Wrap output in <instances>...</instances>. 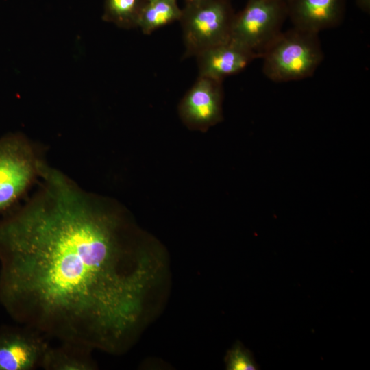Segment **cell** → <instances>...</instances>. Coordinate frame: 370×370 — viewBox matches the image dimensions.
<instances>
[{"mask_svg":"<svg viewBox=\"0 0 370 370\" xmlns=\"http://www.w3.org/2000/svg\"><path fill=\"white\" fill-rule=\"evenodd\" d=\"M286 4L293 27L316 34L338 25L345 9V0H289Z\"/></svg>","mask_w":370,"mask_h":370,"instance_id":"9c48e42d","label":"cell"},{"mask_svg":"<svg viewBox=\"0 0 370 370\" xmlns=\"http://www.w3.org/2000/svg\"><path fill=\"white\" fill-rule=\"evenodd\" d=\"M57 347L47 349L40 368L45 370H94L97 369L92 358L94 350L88 345L62 341Z\"/></svg>","mask_w":370,"mask_h":370,"instance_id":"30bf717a","label":"cell"},{"mask_svg":"<svg viewBox=\"0 0 370 370\" xmlns=\"http://www.w3.org/2000/svg\"><path fill=\"white\" fill-rule=\"evenodd\" d=\"M222 82L199 76L180 101L178 113L190 130L206 132L223 119Z\"/></svg>","mask_w":370,"mask_h":370,"instance_id":"52a82bcc","label":"cell"},{"mask_svg":"<svg viewBox=\"0 0 370 370\" xmlns=\"http://www.w3.org/2000/svg\"><path fill=\"white\" fill-rule=\"evenodd\" d=\"M262 71L276 82L311 76L323 58L318 34L296 27L282 32L264 52Z\"/></svg>","mask_w":370,"mask_h":370,"instance_id":"3957f363","label":"cell"},{"mask_svg":"<svg viewBox=\"0 0 370 370\" xmlns=\"http://www.w3.org/2000/svg\"><path fill=\"white\" fill-rule=\"evenodd\" d=\"M195 57L199 76L221 82L240 73L256 58L252 53L232 40L206 49Z\"/></svg>","mask_w":370,"mask_h":370,"instance_id":"ba28073f","label":"cell"},{"mask_svg":"<svg viewBox=\"0 0 370 370\" xmlns=\"http://www.w3.org/2000/svg\"><path fill=\"white\" fill-rule=\"evenodd\" d=\"M40 180L0 219V304L49 338L121 353L157 280L151 241L119 203L47 162Z\"/></svg>","mask_w":370,"mask_h":370,"instance_id":"6da1fadb","label":"cell"},{"mask_svg":"<svg viewBox=\"0 0 370 370\" xmlns=\"http://www.w3.org/2000/svg\"><path fill=\"white\" fill-rule=\"evenodd\" d=\"M288 16L287 4L278 0H248L234 14L230 40L261 58L267 47L282 32Z\"/></svg>","mask_w":370,"mask_h":370,"instance_id":"5b68a950","label":"cell"},{"mask_svg":"<svg viewBox=\"0 0 370 370\" xmlns=\"http://www.w3.org/2000/svg\"><path fill=\"white\" fill-rule=\"evenodd\" d=\"M358 7L365 12H369L370 0H356Z\"/></svg>","mask_w":370,"mask_h":370,"instance_id":"5bb4252c","label":"cell"},{"mask_svg":"<svg viewBox=\"0 0 370 370\" xmlns=\"http://www.w3.org/2000/svg\"><path fill=\"white\" fill-rule=\"evenodd\" d=\"M227 369L230 370H254L258 369L252 355L241 345H236L226 356Z\"/></svg>","mask_w":370,"mask_h":370,"instance_id":"4fadbf2b","label":"cell"},{"mask_svg":"<svg viewBox=\"0 0 370 370\" xmlns=\"http://www.w3.org/2000/svg\"><path fill=\"white\" fill-rule=\"evenodd\" d=\"M201 1H205V0H185L186 3H193V2H197Z\"/></svg>","mask_w":370,"mask_h":370,"instance_id":"9a60e30c","label":"cell"},{"mask_svg":"<svg viewBox=\"0 0 370 370\" xmlns=\"http://www.w3.org/2000/svg\"><path fill=\"white\" fill-rule=\"evenodd\" d=\"M278 1H281L287 3L289 0H278Z\"/></svg>","mask_w":370,"mask_h":370,"instance_id":"2e32d148","label":"cell"},{"mask_svg":"<svg viewBox=\"0 0 370 370\" xmlns=\"http://www.w3.org/2000/svg\"><path fill=\"white\" fill-rule=\"evenodd\" d=\"M234 14L229 0L186 3L179 20L185 56H195L206 49L230 40Z\"/></svg>","mask_w":370,"mask_h":370,"instance_id":"277c9868","label":"cell"},{"mask_svg":"<svg viewBox=\"0 0 370 370\" xmlns=\"http://www.w3.org/2000/svg\"><path fill=\"white\" fill-rule=\"evenodd\" d=\"M147 1H150V0H147Z\"/></svg>","mask_w":370,"mask_h":370,"instance_id":"e0dca14e","label":"cell"},{"mask_svg":"<svg viewBox=\"0 0 370 370\" xmlns=\"http://www.w3.org/2000/svg\"><path fill=\"white\" fill-rule=\"evenodd\" d=\"M45 162L40 147L24 134L0 138V214L14 208L40 180Z\"/></svg>","mask_w":370,"mask_h":370,"instance_id":"7a4b0ae2","label":"cell"},{"mask_svg":"<svg viewBox=\"0 0 370 370\" xmlns=\"http://www.w3.org/2000/svg\"><path fill=\"white\" fill-rule=\"evenodd\" d=\"M48 337L25 325L0 328V370H33L40 368L50 346Z\"/></svg>","mask_w":370,"mask_h":370,"instance_id":"8992f818","label":"cell"},{"mask_svg":"<svg viewBox=\"0 0 370 370\" xmlns=\"http://www.w3.org/2000/svg\"><path fill=\"white\" fill-rule=\"evenodd\" d=\"M182 9L177 0L147 1L140 14L137 27L143 34H150L154 31L180 20Z\"/></svg>","mask_w":370,"mask_h":370,"instance_id":"8fae6325","label":"cell"},{"mask_svg":"<svg viewBox=\"0 0 370 370\" xmlns=\"http://www.w3.org/2000/svg\"><path fill=\"white\" fill-rule=\"evenodd\" d=\"M147 0H105L102 19L123 29L137 27Z\"/></svg>","mask_w":370,"mask_h":370,"instance_id":"7c38bea8","label":"cell"}]
</instances>
